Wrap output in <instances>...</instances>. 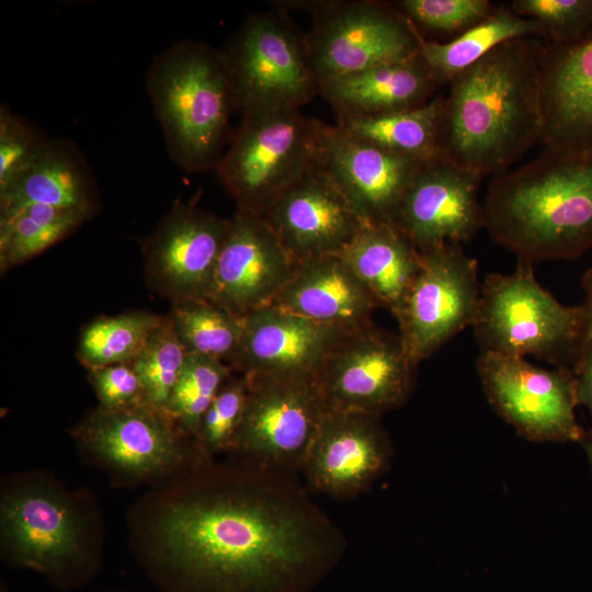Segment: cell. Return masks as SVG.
Masks as SVG:
<instances>
[{
  "instance_id": "cell-31",
  "label": "cell",
  "mask_w": 592,
  "mask_h": 592,
  "mask_svg": "<svg viewBox=\"0 0 592 592\" xmlns=\"http://www.w3.org/2000/svg\"><path fill=\"white\" fill-rule=\"evenodd\" d=\"M162 319L148 311L99 317L82 328L77 356L88 369L130 363Z\"/></svg>"
},
{
  "instance_id": "cell-32",
  "label": "cell",
  "mask_w": 592,
  "mask_h": 592,
  "mask_svg": "<svg viewBox=\"0 0 592 592\" xmlns=\"http://www.w3.org/2000/svg\"><path fill=\"white\" fill-rule=\"evenodd\" d=\"M232 374V368L218 360L187 353L166 412L195 439L205 412Z\"/></svg>"
},
{
  "instance_id": "cell-38",
  "label": "cell",
  "mask_w": 592,
  "mask_h": 592,
  "mask_svg": "<svg viewBox=\"0 0 592 592\" xmlns=\"http://www.w3.org/2000/svg\"><path fill=\"white\" fill-rule=\"evenodd\" d=\"M88 377L98 408L102 410H122L145 403L143 387L132 363L90 368Z\"/></svg>"
},
{
  "instance_id": "cell-41",
  "label": "cell",
  "mask_w": 592,
  "mask_h": 592,
  "mask_svg": "<svg viewBox=\"0 0 592 592\" xmlns=\"http://www.w3.org/2000/svg\"><path fill=\"white\" fill-rule=\"evenodd\" d=\"M585 448H587V452H588L590 462H591V464H592V432H591V434L589 435V437H587Z\"/></svg>"
},
{
  "instance_id": "cell-3",
  "label": "cell",
  "mask_w": 592,
  "mask_h": 592,
  "mask_svg": "<svg viewBox=\"0 0 592 592\" xmlns=\"http://www.w3.org/2000/svg\"><path fill=\"white\" fill-rule=\"evenodd\" d=\"M105 524L94 493L72 488L48 469L0 478V560L33 571L61 591L88 585L100 573Z\"/></svg>"
},
{
  "instance_id": "cell-12",
  "label": "cell",
  "mask_w": 592,
  "mask_h": 592,
  "mask_svg": "<svg viewBox=\"0 0 592 592\" xmlns=\"http://www.w3.org/2000/svg\"><path fill=\"white\" fill-rule=\"evenodd\" d=\"M417 366L399 333L371 322L338 339L314 383L327 410L382 417L409 399Z\"/></svg>"
},
{
  "instance_id": "cell-27",
  "label": "cell",
  "mask_w": 592,
  "mask_h": 592,
  "mask_svg": "<svg viewBox=\"0 0 592 592\" xmlns=\"http://www.w3.org/2000/svg\"><path fill=\"white\" fill-rule=\"evenodd\" d=\"M536 36L539 29L534 21L517 15L510 5L500 4L486 20L451 41L442 43L423 37L419 54L440 88L502 43Z\"/></svg>"
},
{
  "instance_id": "cell-39",
  "label": "cell",
  "mask_w": 592,
  "mask_h": 592,
  "mask_svg": "<svg viewBox=\"0 0 592 592\" xmlns=\"http://www.w3.org/2000/svg\"><path fill=\"white\" fill-rule=\"evenodd\" d=\"M582 287L585 293V300L581 305V335L572 372H576L592 355V267L585 272L582 280Z\"/></svg>"
},
{
  "instance_id": "cell-5",
  "label": "cell",
  "mask_w": 592,
  "mask_h": 592,
  "mask_svg": "<svg viewBox=\"0 0 592 592\" xmlns=\"http://www.w3.org/2000/svg\"><path fill=\"white\" fill-rule=\"evenodd\" d=\"M146 89L172 161L186 173L215 170L239 112L221 49L181 41L157 55Z\"/></svg>"
},
{
  "instance_id": "cell-15",
  "label": "cell",
  "mask_w": 592,
  "mask_h": 592,
  "mask_svg": "<svg viewBox=\"0 0 592 592\" xmlns=\"http://www.w3.org/2000/svg\"><path fill=\"white\" fill-rule=\"evenodd\" d=\"M229 218L178 203L143 247L149 287L171 303L207 298Z\"/></svg>"
},
{
  "instance_id": "cell-42",
  "label": "cell",
  "mask_w": 592,
  "mask_h": 592,
  "mask_svg": "<svg viewBox=\"0 0 592 592\" xmlns=\"http://www.w3.org/2000/svg\"><path fill=\"white\" fill-rule=\"evenodd\" d=\"M0 592H12L9 584L3 578H0Z\"/></svg>"
},
{
  "instance_id": "cell-16",
  "label": "cell",
  "mask_w": 592,
  "mask_h": 592,
  "mask_svg": "<svg viewBox=\"0 0 592 592\" xmlns=\"http://www.w3.org/2000/svg\"><path fill=\"white\" fill-rule=\"evenodd\" d=\"M391 456L380 417L326 410L300 473L311 492L350 499L385 473Z\"/></svg>"
},
{
  "instance_id": "cell-19",
  "label": "cell",
  "mask_w": 592,
  "mask_h": 592,
  "mask_svg": "<svg viewBox=\"0 0 592 592\" xmlns=\"http://www.w3.org/2000/svg\"><path fill=\"white\" fill-rule=\"evenodd\" d=\"M424 162L361 140L337 125H325L318 164L366 224L395 223L403 195Z\"/></svg>"
},
{
  "instance_id": "cell-20",
  "label": "cell",
  "mask_w": 592,
  "mask_h": 592,
  "mask_svg": "<svg viewBox=\"0 0 592 592\" xmlns=\"http://www.w3.org/2000/svg\"><path fill=\"white\" fill-rule=\"evenodd\" d=\"M295 267L265 219L237 209L207 298L243 318L272 304Z\"/></svg>"
},
{
  "instance_id": "cell-11",
  "label": "cell",
  "mask_w": 592,
  "mask_h": 592,
  "mask_svg": "<svg viewBox=\"0 0 592 592\" xmlns=\"http://www.w3.org/2000/svg\"><path fill=\"white\" fill-rule=\"evenodd\" d=\"M248 377L246 409L228 460L287 475L300 473L327 410L314 379Z\"/></svg>"
},
{
  "instance_id": "cell-43",
  "label": "cell",
  "mask_w": 592,
  "mask_h": 592,
  "mask_svg": "<svg viewBox=\"0 0 592 592\" xmlns=\"http://www.w3.org/2000/svg\"><path fill=\"white\" fill-rule=\"evenodd\" d=\"M102 592H125V591H121V590H111V591H102Z\"/></svg>"
},
{
  "instance_id": "cell-33",
  "label": "cell",
  "mask_w": 592,
  "mask_h": 592,
  "mask_svg": "<svg viewBox=\"0 0 592 592\" xmlns=\"http://www.w3.org/2000/svg\"><path fill=\"white\" fill-rule=\"evenodd\" d=\"M186 356L169 318H163L130 362L139 377L146 405L166 411Z\"/></svg>"
},
{
  "instance_id": "cell-25",
  "label": "cell",
  "mask_w": 592,
  "mask_h": 592,
  "mask_svg": "<svg viewBox=\"0 0 592 592\" xmlns=\"http://www.w3.org/2000/svg\"><path fill=\"white\" fill-rule=\"evenodd\" d=\"M30 205L71 208L92 217L98 207L92 171L69 140L49 138L41 153L0 193V218Z\"/></svg>"
},
{
  "instance_id": "cell-34",
  "label": "cell",
  "mask_w": 592,
  "mask_h": 592,
  "mask_svg": "<svg viewBox=\"0 0 592 592\" xmlns=\"http://www.w3.org/2000/svg\"><path fill=\"white\" fill-rule=\"evenodd\" d=\"M510 8L534 21L551 46H570L592 37V0H513Z\"/></svg>"
},
{
  "instance_id": "cell-6",
  "label": "cell",
  "mask_w": 592,
  "mask_h": 592,
  "mask_svg": "<svg viewBox=\"0 0 592 592\" xmlns=\"http://www.w3.org/2000/svg\"><path fill=\"white\" fill-rule=\"evenodd\" d=\"M70 436L82 462L119 489H148L208 459L166 411L146 403L114 411L96 407Z\"/></svg>"
},
{
  "instance_id": "cell-9",
  "label": "cell",
  "mask_w": 592,
  "mask_h": 592,
  "mask_svg": "<svg viewBox=\"0 0 592 592\" xmlns=\"http://www.w3.org/2000/svg\"><path fill=\"white\" fill-rule=\"evenodd\" d=\"M276 8L307 10L312 25L305 34L318 83L420 53L424 37L394 2L376 0L278 1Z\"/></svg>"
},
{
  "instance_id": "cell-35",
  "label": "cell",
  "mask_w": 592,
  "mask_h": 592,
  "mask_svg": "<svg viewBox=\"0 0 592 592\" xmlns=\"http://www.w3.org/2000/svg\"><path fill=\"white\" fill-rule=\"evenodd\" d=\"M248 394L249 377L240 373L232 374L218 391L194 439L205 458L216 459L230 451L242 421Z\"/></svg>"
},
{
  "instance_id": "cell-17",
  "label": "cell",
  "mask_w": 592,
  "mask_h": 592,
  "mask_svg": "<svg viewBox=\"0 0 592 592\" xmlns=\"http://www.w3.org/2000/svg\"><path fill=\"white\" fill-rule=\"evenodd\" d=\"M262 217L296 264L341 255L366 225L319 164L283 192Z\"/></svg>"
},
{
  "instance_id": "cell-28",
  "label": "cell",
  "mask_w": 592,
  "mask_h": 592,
  "mask_svg": "<svg viewBox=\"0 0 592 592\" xmlns=\"http://www.w3.org/2000/svg\"><path fill=\"white\" fill-rule=\"evenodd\" d=\"M443 95L405 111L363 117H339L335 124L361 140L394 153L428 161L440 156Z\"/></svg>"
},
{
  "instance_id": "cell-40",
  "label": "cell",
  "mask_w": 592,
  "mask_h": 592,
  "mask_svg": "<svg viewBox=\"0 0 592 592\" xmlns=\"http://www.w3.org/2000/svg\"><path fill=\"white\" fill-rule=\"evenodd\" d=\"M573 373L577 377L578 403L584 405L592 415V355Z\"/></svg>"
},
{
  "instance_id": "cell-4",
  "label": "cell",
  "mask_w": 592,
  "mask_h": 592,
  "mask_svg": "<svg viewBox=\"0 0 592 592\" xmlns=\"http://www.w3.org/2000/svg\"><path fill=\"white\" fill-rule=\"evenodd\" d=\"M482 212L483 228L517 262L579 258L592 247V157L544 148L491 177Z\"/></svg>"
},
{
  "instance_id": "cell-22",
  "label": "cell",
  "mask_w": 592,
  "mask_h": 592,
  "mask_svg": "<svg viewBox=\"0 0 592 592\" xmlns=\"http://www.w3.org/2000/svg\"><path fill=\"white\" fill-rule=\"evenodd\" d=\"M540 96L544 148L592 157V37L542 44Z\"/></svg>"
},
{
  "instance_id": "cell-21",
  "label": "cell",
  "mask_w": 592,
  "mask_h": 592,
  "mask_svg": "<svg viewBox=\"0 0 592 592\" xmlns=\"http://www.w3.org/2000/svg\"><path fill=\"white\" fill-rule=\"evenodd\" d=\"M344 332L274 304L262 306L243 317L232 371L248 376L314 379Z\"/></svg>"
},
{
  "instance_id": "cell-10",
  "label": "cell",
  "mask_w": 592,
  "mask_h": 592,
  "mask_svg": "<svg viewBox=\"0 0 592 592\" xmlns=\"http://www.w3.org/2000/svg\"><path fill=\"white\" fill-rule=\"evenodd\" d=\"M239 113L300 109L319 93L305 34L286 11L250 13L220 48Z\"/></svg>"
},
{
  "instance_id": "cell-8",
  "label": "cell",
  "mask_w": 592,
  "mask_h": 592,
  "mask_svg": "<svg viewBox=\"0 0 592 592\" xmlns=\"http://www.w3.org/2000/svg\"><path fill=\"white\" fill-rule=\"evenodd\" d=\"M533 267L517 262L511 274L486 276L473 325L477 342L481 352L573 365L582 308L558 301L537 282Z\"/></svg>"
},
{
  "instance_id": "cell-14",
  "label": "cell",
  "mask_w": 592,
  "mask_h": 592,
  "mask_svg": "<svg viewBox=\"0 0 592 592\" xmlns=\"http://www.w3.org/2000/svg\"><path fill=\"white\" fill-rule=\"evenodd\" d=\"M476 367L490 405L523 437L540 443L584 439L574 415L572 369H545L523 357L489 352H480Z\"/></svg>"
},
{
  "instance_id": "cell-7",
  "label": "cell",
  "mask_w": 592,
  "mask_h": 592,
  "mask_svg": "<svg viewBox=\"0 0 592 592\" xmlns=\"http://www.w3.org/2000/svg\"><path fill=\"white\" fill-rule=\"evenodd\" d=\"M325 125L298 109L241 112L215 168L237 209L263 216L283 192L314 169Z\"/></svg>"
},
{
  "instance_id": "cell-1",
  "label": "cell",
  "mask_w": 592,
  "mask_h": 592,
  "mask_svg": "<svg viewBox=\"0 0 592 592\" xmlns=\"http://www.w3.org/2000/svg\"><path fill=\"white\" fill-rule=\"evenodd\" d=\"M127 546L160 592H307L346 542L294 475L206 459L145 491Z\"/></svg>"
},
{
  "instance_id": "cell-2",
  "label": "cell",
  "mask_w": 592,
  "mask_h": 592,
  "mask_svg": "<svg viewBox=\"0 0 592 592\" xmlns=\"http://www.w3.org/2000/svg\"><path fill=\"white\" fill-rule=\"evenodd\" d=\"M542 43L512 38L455 76L443 95L440 156L481 178L540 143Z\"/></svg>"
},
{
  "instance_id": "cell-37",
  "label": "cell",
  "mask_w": 592,
  "mask_h": 592,
  "mask_svg": "<svg viewBox=\"0 0 592 592\" xmlns=\"http://www.w3.org/2000/svg\"><path fill=\"white\" fill-rule=\"evenodd\" d=\"M48 137L14 114L0 107V193L41 153Z\"/></svg>"
},
{
  "instance_id": "cell-30",
  "label": "cell",
  "mask_w": 592,
  "mask_h": 592,
  "mask_svg": "<svg viewBox=\"0 0 592 592\" xmlns=\"http://www.w3.org/2000/svg\"><path fill=\"white\" fill-rule=\"evenodd\" d=\"M90 215L48 205H30L0 218V267L2 271L42 253L72 234Z\"/></svg>"
},
{
  "instance_id": "cell-18",
  "label": "cell",
  "mask_w": 592,
  "mask_h": 592,
  "mask_svg": "<svg viewBox=\"0 0 592 592\" xmlns=\"http://www.w3.org/2000/svg\"><path fill=\"white\" fill-rule=\"evenodd\" d=\"M481 177L439 156L423 163L399 206L395 225L419 252L469 241L483 227Z\"/></svg>"
},
{
  "instance_id": "cell-29",
  "label": "cell",
  "mask_w": 592,
  "mask_h": 592,
  "mask_svg": "<svg viewBox=\"0 0 592 592\" xmlns=\"http://www.w3.org/2000/svg\"><path fill=\"white\" fill-rule=\"evenodd\" d=\"M187 353L218 360L232 368L243 331V318L215 301L187 298L172 303L168 316Z\"/></svg>"
},
{
  "instance_id": "cell-24",
  "label": "cell",
  "mask_w": 592,
  "mask_h": 592,
  "mask_svg": "<svg viewBox=\"0 0 592 592\" xmlns=\"http://www.w3.org/2000/svg\"><path fill=\"white\" fill-rule=\"evenodd\" d=\"M439 86L420 54L319 84V94L339 117L405 111L430 102Z\"/></svg>"
},
{
  "instance_id": "cell-26",
  "label": "cell",
  "mask_w": 592,
  "mask_h": 592,
  "mask_svg": "<svg viewBox=\"0 0 592 592\" xmlns=\"http://www.w3.org/2000/svg\"><path fill=\"white\" fill-rule=\"evenodd\" d=\"M392 314L401 305L420 265V252L395 224H366L341 254Z\"/></svg>"
},
{
  "instance_id": "cell-36",
  "label": "cell",
  "mask_w": 592,
  "mask_h": 592,
  "mask_svg": "<svg viewBox=\"0 0 592 592\" xmlns=\"http://www.w3.org/2000/svg\"><path fill=\"white\" fill-rule=\"evenodd\" d=\"M394 4L415 26L459 35L486 20L497 8L489 0H398Z\"/></svg>"
},
{
  "instance_id": "cell-23",
  "label": "cell",
  "mask_w": 592,
  "mask_h": 592,
  "mask_svg": "<svg viewBox=\"0 0 592 592\" xmlns=\"http://www.w3.org/2000/svg\"><path fill=\"white\" fill-rule=\"evenodd\" d=\"M272 304L314 321L350 331L372 321L377 300L341 255L296 264Z\"/></svg>"
},
{
  "instance_id": "cell-13",
  "label": "cell",
  "mask_w": 592,
  "mask_h": 592,
  "mask_svg": "<svg viewBox=\"0 0 592 592\" xmlns=\"http://www.w3.org/2000/svg\"><path fill=\"white\" fill-rule=\"evenodd\" d=\"M480 298L477 261L459 243L420 252L418 273L392 314L410 358L418 365L474 325Z\"/></svg>"
}]
</instances>
